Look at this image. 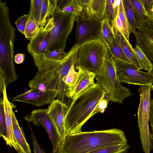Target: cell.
Returning a JSON list of instances; mask_svg holds the SVG:
<instances>
[{
	"instance_id": "1",
	"label": "cell",
	"mask_w": 153,
	"mask_h": 153,
	"mask_svg": "<svg viewBox=\"0 0 153 153\" xmlns=\"http://www.w3.org/2000/svg\"><path fill=\"white\" fill-rule=\"evenodd\" d=\"M107 94L96 83L71 99L65 110V136L81 132L82 126L95 115L98 105Z\"/></svg>"
},
{
	"instance_id": "2",
	"label": "cell",
	"mask_w": 153,
	"mask_h": 153,
	"mask_svg": "<svg viewBox=\"0 0 153 153\" xmlns=\"http://www.w3.org/2000/svg\"><path fill=\"white\" fill-rule=\"evenodd\" d=\"M127 143L122 130L112 128L82 131L65 136L53 153H88L101 148Z\"/></svg>"
},
{
	"instance_id": "3",
	"label": "cell",
	"mask_w": 153,
	"mask_h": 153,
	"mask_svg": "<svg viewBox=\"0 0 153 153\" xmlns=\"http://www.w3.org/2000/svg\"><path fill=\"white\" fill-rule=\"evenodd\" d=\"M15 32L8 7L6 2L0 0V73L4 79L7 88L18 78L13 62Z\"/></svg>"
},
{
	"instance_id": "4",
	"label": "cell",
	"mask_w": 153,
	"mask_h": 153,
	"mask_svg": "<svg viewBox=\"0 0 153 153\" xmlns=\"http://www.w3.org/2000/svg\"><path fill=\"white\" fill-rule=\"evenodd\" d=\"M115 60L108 53L104 59L99 74L95 78L96 83L106 91L110 100L120 104L132 95L129 88L121 85L117 75Z\"/></svg>"
},
{
	"instance_id": "5",
	"label": "cell",
	"mask_w": 153,
	"mask_h": 153,
	"mask_svg": "<svg viewBox=\"0 0 153 153\" xmlns=\"http://www.w3.org/2000/svg\"><path fill=\"white\" fill-rule=\"evenodd\" d=\"M108 53L107 47L100 38L82 44L77 51L74 69H81L94 73L97 76Z\"/></svg>"
},
{
	"instance_id": "6",
	"label": "cell",
	"mask_w": 153,
	"mask_h": 153,
	"mask_svg": "<svg viewBox=\"0 0 153 153\" xmlns=\"http://www.w3.org/2000/svg\"><path fill=\"white\" fill-rule=\"evenodd\" d=\"M31 56L38 71L29 82L30 90L42 92L57 90L59 78L56 68L62 60L54 61L47 59L44 56Z\"/></svg>"
},
{
	"instance_id": "7",
	"label": "cell",
	"mask_w": 153,
	"mask_h": 153,
	"mask_svg": "<svg viewBox=\"0 0 153 153\" xmlns=\"http://www.w3.org/2000/svg\"><path fill=\"white\" fill-rule=\"evenodd\" d=\"M51 17L53 26L47 52L59 49L64 50L68 37L76 20V16L73 13L62 10L57 5Z\"/></svg>"
},
{
	"instance_id": "8",
	"label": "cell",
	"mask_w": 153,
	"mask_h": 153,
	"mask_svg": "<svg viewBox=\"0 0 153 153\" xmlns=\"http://www.w3.org/2000/svg\"><path fill=\"white\" fill-rule=\"evenodd\" d=\"M151 90V87L147 85L140 86L138 90L140 97L137 112L138 125L144 153H150L153 148L152 135L149 126Z\"/></svg>"
},
{
	"instance_id": "9",
	"label": "cell",
	"mask_w": 153,
	"mask_h": 153,
	"mask_svg": "<svg viewBox=\"0 0 153 153\" xmlns=\"http://www.w3.org/2000/svg\"><path fill=\"white\" fill-rule=\"evenodd\" d=\"M116 72L121 83L150 86L153 90V76L148 72L141 71L132 64L115 60Z\"/></svg>"
},
{
	"instance_id": "10",
	"label": "cell",
	"mask_w": 153,
	"mask_h": 153,
	"mask_svg": "<svg viewBox=\"0 0 153 153\" xmlns=\"http://www.w3.org/2000/svg\"><path fill=\"white\" fill-rule=\"evenodd\" d=\"M75 44L80 45L85 42L100 38L101 21L82 15L76 18Z\"/></svg>"
},
{
	"instance_id": "11",
	"label": "cell",
	"mask_w": 153,
	"mask_h": 153,
	"mask_svg": "<svg viewBox=\"0 0 153 153\" xmlns=\"http://www.w3.org/2000/svg\"><path fill=\"white\" fill-rule=\"evenodd\" d=\"M47 111V108L35 109L30 114H27L24 119L38 126L41 125L45 128L51 140L53 151H54L59 146L62 140L53 124Z\"/></svg>"
},
{
	"instance_id": "12",
	"label": "cell",
	"mask_w": 153,
	"mask_h": 153,
	"mask_svg": "<svg viewBox=\"0 0 153 153\" xmlns=\"http://www.w3.org/2000/svg\"><path fill=\"white\" fill-rule=\"evenodd\" d=\"M53 26L51 17L48 19L45 25L39 26L37 34L27 44V51L30 55L44 56L47 52Z\"/></svg>"
},
{
	"instance_id": "13",
	"label": "cell",
	"mask_w": 153,
	"mask_h": 153,
	"mask_svg": "<svg viewBox=\"0 0 153 153\" xmlns=\"http://www.w3.org/2000/svg\"><path fill=\"white\" fill-rule=\"evenodd\" d=\"M79 45L75 44L73 46L68 52L67 56L62 60L56 68L59 78L56 98L64 102L66 97L67 86L63 79L68 74L71 67L73 65L74 66Z\"/></svg>"
},
{
	"instance_id": "14",
	"label": "cell",
	"mask_w": 153,
	"mask_h": 153,
	"mask_svg": "<svg viewBox=\"0 0 153 153\" xmlns=\"http://www.w3.org/2000/svg\"><path fill=\"white\" fill-rule=\"evenodd\" d=\"M57 90L42 92L29 90L11 98L12 101L27 103L33 105L41 107L50 104L56 98Z\"/></svg>"
},
{
	"instance_id": "15",
	"label": "cell",
	"mask_w": 153,
	"mask_h": 153,
	"mask_svg": "<svg viewBox=\"0 0 153 153\" xmlns=\"http://www.w3.org/2000/svg\"><path fill=\"white\" fill-rule=\"evenodd\" d=\"M67 105L57 99L53 100L47 108V113L56 130L62 140L65 137V110Z\"/></svg>"
},
{
	"instance_id": "16",
	"label": "cell",
	"mask_w": 153,
	"mask_h": 153,
	"mask_svg": "<svg viewBox=\"0 0 153 153\" xmlns=\"http://www.w3.org/2000/svg\"><path fill=\"white\" fill-rule=\"evenodd\" d=\"M77 76L74 84L67 88L66 96L72 99L81 92L94 84L95 74L81 69H78Z\"/></svg>"
},
{
	"instance_id": "17",
	"label": "cell",
	"mask_w": 153,
	"mask_h": 153,
	"mask_svg": "<svg viewBox=\"0 0 153 153\" xmlns=\"http://www.w3.org/2000/svg\"><path fill=\"white\" fill-rule=\"evenodd\" d=\"M85 17L102 21L105 18L106 0H77Z\"/></svg>"
},
{
	"instance_id": "18",
	"label": "cell",
	"mask_w": 153,
	"mask_h": 153,
	"mask_svg": "<svg viewBox=\"0 0 153 153\" xmlns=\"http://www.w3.org/2000/svg\"><path fill=\"white\" fill-rule=\"evenodd\" d=\"M134 34L136 44L140 49L150 61L153 62V28L138 27Z\"/></svg>"
},
{
	"instance_id": "19",
	"label": "cell",
	"mask_w": 153,
	"mask_h": 153,
	"mask_svg": "<svg viewBox=\"0 0 153 153\" xmlns=\"http://www.w3.org/2000/svg\"><path fill=\"white\" fill-rule=\"evenodd\" d=\"M6 89L5 81L4 77L3 98L7 128L6 136L4 140L7 145L13 147L17 151L18 147L14 135L12 119V112L14 106L10 102L8 99Z\"/></svg>"
},
{
	"instance_id": "20",
	"label": "cell",
	"mask_w": 153,
	"mask_h": 153,
	"mask_svg": "<svg viewBox=\"0 0 153 153\" xmlns=\"http://www.w3.org/2000/svg\"><path fill=\"white\" fill-rule=\"evenodd\" d=\"M114 31L117 40L127 58L132 64L139 70L143 69L132 45L122 33L114 26Z\"/></svg>"
},
{
	"instance_id": "21",
	"label": "cell",
	"mask_w": 153,
	"mask_h": 153,
	"mask_svg": "<svg viewBox=\"0 0 153 153\" xmlns=\"http://www.w3.org/2000/svg\"><path fill=\"white\" fill-rule=\"evenodd\" d=\"M12 119L13 134L18 147V153H31L30 146L26 140L22 127H20L12 110Z\"/></svg>"
},
{
	"instance_id": "22",
	"label": "cell",
	"mask_w": 153,
	"mask_h": 153,
	"mask_svg": "<svg viewBox=\"0 0 153 153\" xmlns=\"http://www.w3.org/2000/svg\"><path fill=\"white\" fill-rule=\"evenodd\" d=\"M129 0L132 7L137 28L140 26L152 28L151 20L145 10L141 0Z\"/></svg>"
},
{
	"instance_id": "23",
	"label": "cell",
	"mask_w": 153,
	"mask_h": 153,
	"mask_svg": "<svg viewBox=\"0 0 153 153\" xmlns=\"http://www.w3.org/2000/svg\"><path fill=\"white\" fill-rule=\"evenodd\" d=\"M100 39L106 46L108 49L115 39L113 27L109 20L105 18L101 21Z\"/></svg>"
},
{
	"instance_id": "24",
	"label": "cell",
	"mask_w": 153,
	"mask_h": 153,
	"mask_svg": "<svg viewBox=\"0 0 153 153\" xmlns=\"http://www.w3.org/2000/svg\"><path fill=\"white\" fill-rule=\"evenodd\" d=\"M58 0H43L41 7L39 26L45 25L48 18L53 15L57 6Z\"/></svg>"
},
{
	"instance_id": "25",
	"label": "cell",
	"mask_w": 153,
	"mask_h": 153,
	"mask_svg": "<svg viewBox=\"0 0 153 153\" xmlns=\"http://www.w3.org/2000/svg\"><path fill=\"white\" fill-rule=\"evenodd\" d=\"M57 5L62 10L73 13L77 17L82 13V8L77 0H58Z\"/></svg>"
},
{
	"instance_id": "26",
	"label": "cell",
	"mask_w": 153,
	"mask_h": 153,
	"mask_svg": "<svg viewBox=\"0 0 153 153\" xmlns=\"http://www.w3.org/2000/svg\"><path fill=\"white\" fill-rule=\"evenodd\" d=\"M121 0H106L105 18L109 21L113 27L117 16Z\"/></svg>"
},
{
	"instance_id": "27",
	"label": "cell",
	"mask_w": 153,
	"mask_h": 153,
	"mask_svg": "<svg viewBox=\"0 0 153 153\" xmlns=\"http://www.w3.org/2000/svg\"><path fill=\"white\" fill-rule=\"evenodd\" d=\"M108 50L110 54L115 60L121 61L132 64L124 54L116 36L115 40Z\"/></svg>"
},
{
	"instance_id": "28",
	"label": "cell",
	"mask_w": 153,
	"mask_h": 153,
	"mask_svg": "<svg viewBox=\"0 0 153 153\" xmlns=\"http://www.w3.org/2000/svg\"><path fill=\"white\" fill-rule=\"evenodd\" d=\"M129 147L127 143L101 148L88 153H126Z\"/></svg>"
},
{
	"instance_id": "29",
	"label": "cell",
	"mask_w": 153,
	"mask_h": 153,
	"mask_svg": "<svg viewBox=\"0 0 153 153\" xmlns=\"http://www.w3.org/2000/svg\"><path fill=\"white\" fill-rule=\"evenodd\" d=\"M117 16L123 26V35L126 39L129 42L131 29L125 12L123 0H121Z\"/></svg>"
},
{
	"instance_id": "30",
	"label": "cell",
	"mask_w": 153,
	"mask_h": 153,
	"mask_svg": "<svg viewBox=\"0 0 153 153\" xmlns=\"http://www.w3.org/2000/svg\"><path fill=\"white\" fill-rule=\"evenodd\" d=\"M123 2L126 14L131 27V33L134 35L136 32L137 27L131 4L129 0H123Z\"/></svg>"
},
{
	"instance_id": "31",
	"label": "cell",
	"mask_w": 153,
	"mask_h": 153,
	"mask_svg": "<svg viewBox=\"0 0 153 153\" xmlns=\"http://www.w3.org/2000/svg\"><path fill=\"white\" fill-rule=\"evenodd\" d=\"M43 0H31L28 13L29 19L35 20L39 24L41 7Z\"/></svg>"
},
{
	"instance_id": "32",
	"label": "cell",
	"mask_w": 153,
	"mask_h": 153,
	"mask_svg": "<svg viewBox=\"0 0 153 153\" xmlns=\"http://www.w3.org/2000/svg\"><path fill=\"white\" fill-rule=\"evenodd\" d=\"M134 50L142 69L148 72L152 68V63L148 59L138 45L135 44Z\"/></svg>"
},
{
	"instance_id": "33",
	"label": "cell",
	"mask_w": 153,
	"mask_h": 153,
	"mask_svg": "<svg viewBox=\"0 0 153 153\" xmlns=\"http://www.w3.org/2000/svg\"><path fill=\"white\" fill-rule=\"evenodd\" d=\"M39 23L32 19L28 20L25 27L24 35L26 39L30 40L37 34L39 31Z\"/></svg>"
},
{
	"instance_id": "34",
	"label": "cell",
	"mask_w": 153,
	"mask_h": 153,
	"mask_svg": "<svg viewBox=\"0 0 153 153\" xmlns=\"http://www.w3.org/2000/svg\"><path fill=\"white\" fill-rule=\"evenodd\" d=\"M7 128L3 98L0 99V136L5 140L6 136Z\"/></svg>"
},
{
	"instance_id": "35",
	"label": "cell",
	"mask_w": 153,
	"mask_h": 153,
	"mask_svg": "<svg viewBox=\"0 0 153 153\" xmlns=\"http://www.w3.org/2000/svg\"><path fill=\"white\" fill-rule=\"evenodd\" d=\"M68 52H65L64 50L59 49L51 51H47L44 56V57L49 60L60 61L64 59L67 55Z\"/></svg>"
},
{
	"instance_id": "36",
	"label": "cell",
	"mask_w": 153,
	"mask_h": 153,
	"mask_svg": "<svg viewBox=\"0 0 153 153\" xmlns=\"http://www.w3.org/2000/svg\"><path fill=\"white\" fill-rule=\"evenodd\" d=\"M77 74L78 72H76L74 70V65H73L68 75L63 79L67 85V88L70 87L74 84Z\"/></svg>"
},
{
	"instance_id": "37",
	"label": "cell",
	"mask_w": 153,
	"mask_h": 153,
	"mask_svg": "<svg viewBox=\"0 0 153 153\" xmlns=\"http://www.w3.org/2000/svg\"><path fill=\"white\" fill-rule=\"evenodd\" d=\"M29 18L28 14H24L19 17L15 22V24L19 30L24 35L25 27Z\"/></svg>"
},
{
	"instance_id": "38",
	"label": "cell",
	"mask_w": 153,
	"mask_h": 153,
	"mask_svg": "<svg viewBox=\"0 0 153 153\" xmlns=\"http://www.w3.org/2000/svg\"><path fill=\"white\" fill-rule=\"evenodd\" d=\"M144 8L151 20L153 18V0H141Z\"/></svg>"
},
{
	"instance_id": "39",
	"label": "cell",
	"mask_w": 153,
	"mask_h": 153,
	"mask_svg": "<svg viewBox=\"0 0 153 153\" xmlns=\"http://www.w3.org/2000/svg\"><path fill=\"white\" fill-rule=\"evenodd\" d=\"M110 100L109 96L107 94L100 102L94 111V114L100 112L103 113L107 108L108 104Z\"/></svg>"
},
{
	"instance_id": "40",
	"label": "cell",
	"mask_w": 153,
	"mask_h": 153,
	"mask_svg": "<svg viewBox=\"0 0 153 153\" xmlns=\"http://www.w3.org/2000/svg\"><path fill=\"white\" fill-rule=\"evenodd\" d=\"M30 130L34 153H45L43 150L40 147L31 128Z\"/></svg>"
},
{
	"instance_id": "41",
	"label": "cell",
	"mask_w": 153,
	"mask_h": 153,
	"mask_svg": "<svg viewBox=\"0 0 153 153\" xmlns=\"http://www.w3.org/2000/svg\"><path fill=\"white\" fill-rule=\"evenodd\" d=\"M149 121L151 123L152 128V135L153 142V99L151 100L150 102Z\"/></svg>"
},
{
	"instance_id": "42",
	"label": "cell",
	"mask_w": 153,
	"mask_h": 153,
	"mask_svg": "<svg viewBox=\"0 0 153 153\" xmlns=\"http://www.w3.org/2000/svg\"><path fill=\"white\" fill-rule=\"evenodd\" d=\"M25 55L24 53H19L15 55L14 57V61L17 64H20L24 61Z\"/></svg>"
},
{
	"instance_id": "43",
	"label": "cell",
	"mask_w": 153,
	"mask_h": 153,
	"mask_svg": "<svg viewBox=\"0 0 153 153\" xmlns=\"http://www.w3.org/2000/svg\"><path fill=\"white\" fill-rule=\"evenodd\" d=\"M3 76L0 73V94H3Z\"/></svg>"
},
{
	"instance_id": "44",
	"label": "cell",
	"mask_w": 153,
	"mask_h": 153,
	"mask_svg": "<svg viewBox=\"0 0 153 153\" xmlns=\"http://www.w3.org/2000/svg\"><path fill=\"white\" fill-rule=\"evenodd\" d=\"M150 74L153 76V63L152 64V67L151 69L148 72Z\"/></svg>"
},
{
	"instance_id": "45",
	"label": "cell",
	"mask_w": 153,
	"mask_h": 153,
	"mask_svg": "<svg viewBox=\"0 0 153 153\" xmlns=\"http://www.w3.org/2000/svg\"><path fill=\"white\" fill-rule=\"evenodd\" d=\"M151 23L152 25V28H153V19L151 20Z\"/></svg>"
},
{
	"instance_id": "46",
	"label": "cell",
	"mask_w": 153,
	"mask_h": 153,
	"mask_svg": "<svg viewBox=\"0 0 153 153\" xmlns=\"http://www.w3.org/2000/svg\"></svg>"
},
{
	"instance_id": "47",
	"label": "cell",
	"mask_w": 153,
	"mask_h": 153,
	"mask_svg": "<svg viewBox=\"0 0 153 153\" xmlns=\"http://www.w3.org/2000/svg\"></svg>"
}]
</instances>
